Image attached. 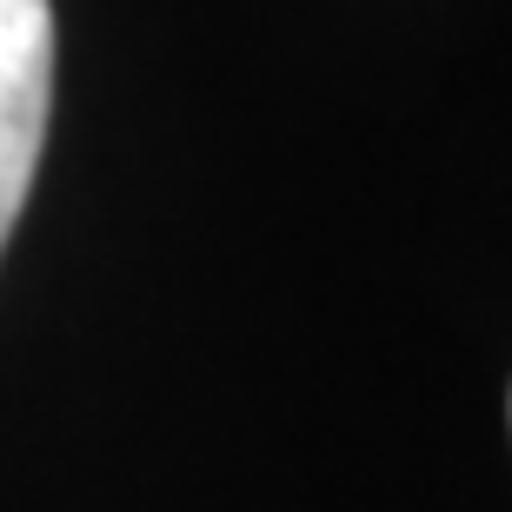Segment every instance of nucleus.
Segmentation results:
<instances>
[{
  "label": "nucleus",
  "instance_id": "nucleus-1",
  "mask_svg": "<svg viewBox=\"0 0 512 512\" xmlns=\"http://www.w3.org/2000/svg\"><path fill=\"white\" fill-rule=\"evenodd\" d=\"M47 100H54V7L0 0V247L34 187Z\"/></svg>",
  "mask_w": 512,
  "mask_h": 512
}]
</instances>
